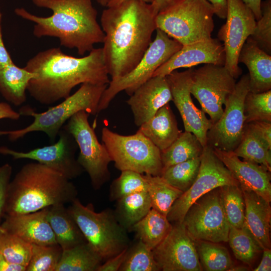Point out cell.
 Here are the masks:
<instances>
[{
	"label": "cell",
	"mask_w": 271,
	"mask_h": 271,
	"mask_svg": "<svg viewBox=\"0 0 271 271\" xmlns=\"http://www.w3.org/2000/svg\"><path fill=\"white\" fill-rule=\"evenodd\" d=\"M101 18L104 34L103 60L111 80L122 77L139 63L157 29L150 4L128 0L106 7Z\"/></svg>",
	"instance_id": "obj_1"
},
{
	"label": "cell",
	"mask_w": 271,
	"mask_h": 271,
	"mask_svg": "<svg viewBox=\"0 0 271 271\" xmlns=\"http://www.w3.org/2000/svg\"><path fill=\"white\" fill-rule=\"evenodd\" d=\"M24 68L35 74L29 81L27 91L43 105L68 97L78 85H108L110 81L102 48H93L81 58L68 55L59 47L51 48L30 58Z\"/></svg>",
	"instance_id": "obj_2"
},
{
	"label": "cell",
	"mask_w": 271,
	"mask_h": 271,
	"mask_svg": "<svg viewBox=\"0 0 271 271\" xmlns=\"http://www.w3.org/2000/svg\"><path fill=\"white\" fill-rule=\"evenodd\" d=\"M37 7L52 11L49 17L34 15L23 8L16 15L35 23L33 34L37 38H58L60 45L76 49L80 55L102 43L104 34L97 21V12L92 0H31Z\"/></svg>",
	"instance_id": "obj_3"
},
{
	"label": "cell",
	"mask_w": 271,
	"mask_h": 271,
	"mask_svg": "<svg viewBox=\"0 0 271 271\" xmlns=\"http://www.w3.org/2000/svg\"><path fill=\"white\" fill-rule=\"evenodd\" d=\"M75 186L62 175L38 162L24 165L9 184L5 215H18L71 203Z\"/></svg>",
	"instance_id": "obj_4"
},
{
	"label": "cell",
	"mask_w": 271,
	"mask_h": 271,
	"mask_svg": "<svg viewBox=\"0 0 271 271\" xmlns=\"http://www.w3.org/2000/svg\"><path fill=\"white\" fill-rule=\"evenodd\" d=\"M107 85L82 84L74 93L44 112H36L30 107H23L19 111L21 115L31 116L33 121L23 128L0 130V137L7 136L9 140L16 141L29 133L40 131L53 141L66 121L78 112L84 110L93 115L98 113L99 102Z\"/></svg>",
	"instance_id": "obj_5"
},
{
	"label": "cell",
	"mask_w": 271,
	"mask_h": 271,
	"mask_svg": "<svg viewBox=\"0 0 271 271\" xmlns=\"http://www.w3.org/2000/svg\"><path fill=\"white\" fill-rule=\"evenodd\" d=\"M213 6L206 0H172L155 17L157 29L182 46L211 38Z\"/></svg>",
	"instance_id": "obj_6"
},
{
	"label": "cell",
	"mask_w": 271,
	"mask_h": 271,
	"mask_svg": "<svg viewBox=\"0 0 271 271\" xmlns=\"http://www.w3.org/2000/svg\"><path fill=\"white\" fill-rule=\"evenodd\" d=\"M87 242L103 262L130 245L127 231L118 222L114 211H95L92 204L84 205L76 198L67 208Z\"/></svg>",
	"instance_id": "obj_7"
},
{
	"label": "cell",
	"mask_w": 271,
	"mask_h": 271,
	"mask_svg": "<svg viewBox=\"0 0 271 271\" xmlns=\"http://www.w3.org/2000/svg\"><path fill=\"white\" fill-rule=\"evenodd\" d=\"M101 139L111 161L118 170H131L152 176L161 175V151L138 130L134 134L124 136L104 127Z\"/></svg>",
	"instance_id": "obj_8"
},
{
	"label": "cell",
	"mask_w": 271,
	"mask_h": 271,
	"mask_svg": "<svg viewBox=\"0 0 271 271\" xmlns=\"http://www.w3.org/2000/svg\"><path fill=\"white\" fill-rule=\"evenodd\" d=\"M156 35L142 59L125 75L111 80L99 102L98 113L107 108L116 95L122 91L131 96L141 85L152 78L155 71L168 61L182 45L157 29Z\"/></svg>",
	"instance_id": "obj_9"
},
{
	"label": "cell",
	"mask_w": 271,
	"mask_h": 271,
	"mask_svg": "<svg viewBox=\"0 0 271 271\" xmlns=\"http://www.w3.org/2000/svg\"><path fill=\"white\" fill-rule=\"evenodd\" d=\"M89 114L81 110L73 115L63 128L72 135L79 149L77 161L89 175L94 190L99 189L110 179L108 165L111 159L90 126Z\"/></svg>",
	"instance_id": "obj_10"
},
{
	"label": "cell",
	"mask_w": 271,
	"mask_h": 271,
	"mask_svg": "<svg viewBox=\"0 0 271 271\" xmlns=\"http://www.w3.org/2000/svg\"><path fill=\"white\" fill-rule=\"evenodd\" d=\"M226 185H239L230 171L206 146L200 156L197 176L191 187L175 201L167 217L171 223H181L191 205L204 195Z\"/></svg>",
	"instance_id": "obj_11"
},
{
	"label": "cell",
	"mask_w": 271,
	"mask_h": 271,
	"mask_svg": "<svg viewBox=\"0 0 271 271\" xmlns=\"http://www.w3.org/2000/svg\"><path fill=\"white\" fill-rule=\"evenodd\" d=\"M219 188L198 199L185 216L182 223L194 241H228L229 225L221 205Z\"/></svg>",
	"instance_id": "obj_12"
},
{
	"label": "cell",
	"mask_w": 271,
	"mask_h": 271,
	"mask_svg": "<svg viewBox=\"0 0 271 271\" xmlns=\"http://www.w3.org/2000/svg\"><path fill=\"white\" fill-rule=\"evenodd\" d=\"M249 75H243L228 96L220 118L208 130L207 146L227 152H232L239 144L245 123L244 101L249 90Z\"/></svg>",
	"instance_id": "obj_13"
},
{
	"label": "cell",
	"mask_w": 271,
	"mask_h": 271,
	"mask_svg": "<svg viewBox=\"0 0 271 271\" xmlns=\"http://www.w3.org/2000/svg\"><path fill=\"white\" fill-rule=\"evenodd\" d=\"M235 84V79L224 66L206 64L193 69L190 92L198 100L201 109L209 115L212 124L222 114L223 106Z\"/></svg>",
	"instance_id": "obj_14"
},
{
	"label": "cell",
	"mask_w": 271,
	"mask_h": 271,
	"mask_svg": "<svg viewBox=\"0 0 271 271\" xmlns=\"http://www.w3.org/2000/svg\"><path fill=\"white\" fill-rule=\"evenodd\" d=\"M226 21L218 33L223 42L224 67L235 79L242 73L238 57L243 45L252 34L256 20L251 10L242 0H227Z\"/></svg>",
	"instance_id": "obj_15"
},
{
	"label": "cell",
	"mask_w": 271,
	"mask_h": 271,
	"mask_svg": "<svg viewBox=\"0 0 271 271\" xmlns=\"http://www.w3.org/2000/svg\"><path fill=\"white\" fill-rule=\"evenodd\" d=\"M58 136L59 140L56 143L28 152L0 146V154L11 156L15 160L35 161L71 180L84 171L75 158L77 145L72 135L63 128Z\"/></svg>",
	"instance_id": "obj_16"
},
{
	"label": "cell",
	"mask_w": 271,
	"mask_h": 271,
	"mask_svg": "<svg viewBox=\"0 0 271 271\" xmlns=\"http://www.w3.org/2000/svg\"><path fill=\"white\" fill-rule=\"evenodd\" d=\"M154 259L163 271H200L195 241L183 223H174L165 238L152 250Z\"/></svg>",
	"instance_id": "obj_17"
},
{
	"label": "cell",
	"mask_w": 271,
	"mask_h": 271,
	"mask_svg": "<svg viewBox=\"0 0 271 271\" xmlns=\"http://www.w3.org/2000/svg\"><path fill=\"white\" fill-rule=\"evenodd\" d=\"M193 69L179 72L174 70L166 76L172 101L178 109L183 120L185 131L193 133L205 147L207 146V134L212 126L205 113L197 108L191 98L190 87Z\"/></svg>",
	"instance_id": "obj_18"
},
{
	"label": "cell",
	"mask_w": 271,
	"mask_h": 271,
	"mask_svg": "<svg viewBox=\"0 0 271 271\" xmlns=\"http://www.w3.org/2000/svg\"><path fill=\"white\" fill-rule=\"evenodd\" d=\"M225 55L223 45L217 39L193 43L185 46L159 67L153 77L166 76L181 68H191L200 64L224 65Z\"/></svg>",
	"instance_id": "obj_19"
},
{
	"label": "cell",
	"mask_w": 271,
	"mask_h": 271,
	"mask_svg": "<svg viewBox=\"0 0 271 271\" xmlns=\"http://www.w3.org/2000/svg\"><path fill=\"white\" fill-rule=\"evenodd\" d=\"M212 149L239 182L241 188L251 190L270 202V172L266 168L250 161H241L233 152Z\"/></svg>",
	"instance_id": "obj_20"
},
{
	"label": "cell",
	"mask_w": 271,
	"mask_h": 271,
	"mask_svg": "<svg viewBox=\"0 0 271 271\" xmlns=\"http://www.w3.org/2000/svg\"><path fill=\"white\" fill-rule=\"evenodd\" d=\"M172 101L166 76H154L141 85L127 100L135 124L140 126L162 106Z\"/></svg>",
	"instance_id": "obj_21"
},
{
	"label": "cell",
	"mask_w": 271,
	"mask_h": 271,
	"mask_svg": "<svg viewBox=\"0 0 271 271\" xmlns=\"http://www.w3.org/2000/svg\"><path fill=\"white\" fill-rule=\"evenodd\" d=\"M48 207L39 211L18 215H5L0 224L8 232L30 244L50 245L57 242L47 218Z\"/></svg>",
	"instance_id": "obj_22"
},
{
	"label": "cell",
	"mask_w": 271,
	"mask_h": 271,
	"mask_svg": "<svg viewBox=\"0 0 271 271\" xmlns=\"http://www.w3.org/2000/svg\"><path fill=\"white\" fill-rule=\"evenodd\" d=\"M241 189L245 203L244 225L262 250L270 248V202L251 190Z\"/></svg>",
	"instance_id": "obj_23"
},
{
	"label": "cell",
	"mask_w": 271,
	"mask_h": 271,
	"mask_svg": "<svg viewBox=\"0 0 271 271\" xmlns=\"http://www.w3.org/2000/svg\"><path fill=\"white\" fill-rule=\"evenodd\" d=\"M245 65L249 71V90L261 93L271 89V56L248 37L242 46L238 63Z\"/></svg>",
	"instance_id": "obj_24"
},
{
	"label": "cell",
	"mask_w": 271,
	"mask_h": 271,
	"mask_svg": "<svg viewBox=\"0 0 271 271\" xmlns=\"http://www.w3.org/2000/svg\"><path fill=\"white\" fill-rule=\"evenodd\" d=\"M138 131L161 151L169 147L181 132L169 103L160 108L154 116L140 126Z\"/></svg>",
	"instance_id": "obj_25"
},
{
	"label": "cell",
	"mask_w": 271,
	"mask_h": 271,
	"mask_svg": "<svg viewBox=\"0 0 271 271\" xmlns=\"http://www.w3.org/2000/svg\"><path fill=\"white\" fill-rule=\"evenodd\" d=\"M47 218L57 243L62 250L87 242L64 204H58L48 207Z\"/></svg>",
	"instance_id": "obj_26"
},
{
	"label": "cell",
	"mask_w": 271,
	"mask_h": 271,
	"mask_svg": "<svg viewBox=\"0 0 271 271\" xmlns=\"http://www.w3.org/2000/svg\"><path fill=\"white\" fill-rule=\"evenodd\" d=\"M35 74L20 68L14 62L0 68V93L16 106L27 99L26 91L30 80Z\"/></svg>",
	"instance_id": "obj_27"
},
{
	"label": "cell",
	"mask_w": 271,
	"mask_h": 271,
	"mask_svg": "<svg viewBox=\"0 0 271 271\" xmlns=\"http://www.w3.org/2000/svg\"><path fill=\"white\" fill-rule=\"evenodd\" d=\"M117 201L115 217L119 224L127 231L144 218L152 208L147 191L139 192L125 196Z\"/></svg>",
	"instance_id": "obj_28"
},
{
	"label": "cell",
	"mask_w": 271,
	"mask_h": 271,
	"mask_svg": "<svg viewBox=\"0 0 271 271\" xmlns=\"http://www.w3.org/2000/svg\"><path fill=\"white\" fill-rule=\"evenodd\" d=\"M172 226L167 216L152 208L130 231L134 232L137 238L153 250L165 238Z\"/></svg>",
	"instance_id": "obj_29"
},
{
	"label": "cell",
	"mask_w": 271,
	"mask_h": 271,
	"mask_svg": "<svg viewBox=\"0 0 271 271\" xmlns=\"http://www.w3.org/2000/svg\"><path fill=\"white\" fill-rule=\"evenodd\" d=\"M103 260L87 242L63 250L55 271H97Z\"/></svg>",
	"instance_id": "obj_30"
},
{
	"label": "cell",
	"mask_w": 271,
	"mask_h": 271,
	"mask_svg": "<svg viewBox=\"0 0 271 271\" xmlns=\"http://www.w3.org/2000/svg\"><path fill=\"white\" fill-rule=\"evenodd\" d=\"M204 148L193 133L185 130L181 132L169 147L161 151L163 170L200 157Z\"/></svg>",
	"instance_id": "obj_31"
},
{
	"label": "cell",
	"mask_w": 271,
	"mask_h": 271,
	"mask_svg": "<svg viewBox=\"0 0 271 271\" xmlns=\"http://www.w3.org/2000/svg\"><path fill=\"white\" fill-rule=\"evenodd\" d=\"M270 149L246 123L241 141L232 151L237 157L261 165L271 171Z\"/></svg>",
	"instance_id": "obj_32"
},
{
	"label": "cell",
	"mask_w": 271,
	"mask_h": 271,
	"mask_svg": "<svg viewBox=\"0 0 271 271\" xmlns=\"http://www.w3.org/2000/svg\"><path fill=\"white\" fill-rule=\"evenodd\" d=\"M143 176L148 184L152 208L167 216L175 201L183 192L170 185L161 176Z\"/></svg>",
	"instance_id": "obj_33"
},
{
	"label": "cell",
	"mask_w": 271,
	"mask_h": 271,
	"mask_svg": "<svg viewBox=\"0 0 271 271\" xmlns=\"http://www.w3.org/2000/svg\"><path fill=\"white\" fill-rule=\"evenodd\" d=\"M219 188L222 208L230 226L241 228L244 225L245 203L239 185H226Z\"/></svg>",
	"instance_id": "obj_34"
},
{
	"label": "cell",
	"mask_w": 271,
	"mask_h": 271,
	"mask_svg": "<svg viewBox=\"0 0 271 271\" xmlns=\"http://www.w3.org/2000/svg\"><path fill=\"white\" fill-rule=\"evenodd\" d=\"M199 261L203 269L207 271H226L233 266L227 249L206 241H195Z\"/></svg>",
	"instance_id": "obj_35"
},
{
	"label": "cell",
	"mask_w": 271,
	"mask_h": 271,
	"mask_svg": "<svg viewBox=\"0 0 271 271\" xmlns=\"http://www.w3.org/2000/svg\"><path fill=\"white\" fill-rule=\"evenodd\" d=\"M228 241L235 257L248 264L262 250L244 225L241 228L229 225Z\"/></svg>",
	"instance_id": "obj_36"
},
{
	"label": "cell",
	"mask_w": 271,
	"mask_h": 271,
	"mask_svg": "<svg viewBox=\"0 0 271 271\" xmlns=\"http://www.w3.org/2000/svg\"><path fill=\"white\" fill-rule=\"evenodd\" d=\"M200 165L199 157L163 170L161 176L170 185L184 192L195 181Z\"/></svg>",
	"instance_id": "obj_37"
},
{
	"label": "cell",
	"mask_w": 271,
	"mask_h": 271,
	"mask_svg": "<svg viewBox=\"0 0 271 271\" xmlns=\"http://www.w3.org/2000/svg\"><path fill=\"white\" fill-rule=\"evenodd\" d=\"M32 249V244L8 232L0 224V253L6 260L27 267Z\"/></svg>",
	"instance_id": "obj_38"
},
{
	"label": "cell",
	"mask_w": 271,
	"mask_h": 271,
	"mask_svg": "<svg viewBox=\"0 0 271 271\" xmlns=\"http://www.w3.org/2000/svg\"><path fill=\"white\" fill-rule=\"evenodd\" d=\"M152 250L140 239L127 248L125 259L119 271H158Z\"/></svg>",
	"instance_id": "obj_39"
},
{
	"label": "cell",
	"mask_w": 271,
	"mask_h": 271,
	"mask_svg": "<svg viewBox=\"0 0 271 271\" xmlns=\"http://www.w3.org/2000/svg\"><path fill=\"white\" fill-rule=\"evenodd\" d=\"M63 250L57 244L32 245L31 258L26 271H55Z\"/></svg>",
	"instance_id": "obj_40"
},
{
	"label": "cell",
	"mask_w": 271,
	"mask_h": 271,
	"mask_svg": "<svg viewBox=\"0 0 271 271\" xmlns=\"http://www.w3.org/2000/svg\"><path fill=\"white\" fill-rule=\"evenodd\" d=\"M147 190L148 184L143 174L131 170H123L111 184L109 198L111 201H117L125 196Z\"/></svg>",
	"instance_id": "obj_41"
},
{
	"label": "cell",
	"mask_w": 271,
	"mask_h": 271,
	"mask_svg": "<svg viewBox=\"0 0 271 271\" xmlns=\"http://www.w3.org/2000/svg\"><path fill=\"white\" fill-rule=\"evenodd\" d=\"M245 123L271 122V90L261 92L248 91L244 101Z\"/></svg>",
	"instance_id": "obj_42"
},
{
	"label": "cell",
	"mask_w": 271,
	"mask_h": 271,
	"mask_svg": "<svg viewBox=\"0 0 271 271\" xmlns=\"http://www.w3.org/2000/svg\"><path fill=\"white\" fill-rule=\"evenodd\" d=\"M261 17L256 21L252 34L249 37L261 50L271 53V0L261 2Z\"/></svg>",
	"instance_id": "obj_43"
},
{
	"label": "cell",
	"mask_w": 271,
	"mask_h": 271,
	"mask_svg": "<svg viewBox=\"0 0 271 271\" xmlns=\"http://www.w3.org/2000/svg\"><path fill=\"white\" fill-rule=\"evenodd\" d=\"M12 167L9 164L0 166V220L5 215V208L11 180Z\"/></svg>",
	"instance_id": "obj_44"
},
{
	"label": "cell",
	"mask_w": 271,
	"mask_h": 271,
	"mask_svg": "<svg viewBox=\"0 0 271 271\" xmlns=\"http://www.w3.org/2000/svg\"><path fill=\"white\" fill-rule=\"evenodd\" d=\"M247 124L256 136L271 149V122L256 121Z\"/></svg>",
	"instance_id": "obj_45"
},
{
	"label": "cell",
	"mask_w": 271,
	"mask_h": 271,
	"mask_svg": "<svg viewBox=\"0 0 271 271\" xmlns=\"http://www.w3.org/2000/svg\"><path fill=\"white\" fill-rule=\"evenodd\" d=\"M127 248L103 262V263L98 267L97 271L119 270L125 259Z\"/></svg>",
	"instance_id": "obj_46"
},
{
	"label": "cell",
	"mask_w": 271,
	"mask_h": 271,
	"mask_svg": "<svg viewBox=\"0 0 271 271\" xmlns=\"http://www.w3.org/2000/svg\"><path fill=\"white\" fill-rule=\"evenodd\" d=\"M2 14L0 9V68L14 62L4 43L2 30Z\"/></svg>",
	"instance_id": "obj_47"
},
{
	"label": "cell",
	"mask_w": 271,
	"mask_h": 271,
	"mask_svg": "<svg viewBox=\"0 0 271 271\" xmlns=\"http://www.w3.org/2000/svg\"><path fill=\"white\" fill-rule=\"evenodd\" d=\"M21 116L19 112L14 110L8 103L0 102V119H9L13 120H18Z\"/></svg>",
	"instance_id": "obj_48"
},
{
	"label": "cell",
	"mask_w": 271,
	"mask_h": 271,
	"mask_svg": "<svg viewBox=\"0 0 271 271\" xmlns=\"http://www.w3.org/2000/svg\"><path fill=\"white\" fill-rule=\"evenodd\" d=\"M213 7L215 14L219 18L224 19L227 14V0H206Z\"/></svg>",
	"instance_id": "obj_49"
},
{
	"label": "cell",
	"mask_w": 271,
	"mask_h": 271,
	"mask_svg": "<svg viewBox=\"0 0 271 271\" xmlns=\"http://www.w3.org/2000/svg\"><path fill=\"white\" fill-rule=\"evenodd\" d=\"M254 271H270L271 270V249L265 248L263 249L262 257L258 266L253 269Z\"/></svg>",
	"instance_id": "obj_50"
},
{
	"label": "cell",
	"mask_w": 271,
	"mask_h": 271,
	"mask_svg": "<svg viewBox=\"0 0 271 271\" xmlns=\"http://www.w3.org/2000/svg\"><path fill=\"white\" fill-rule=\"evenodd\" d=\"M0 271H26V267L8 261L0 253Z\"/></svg>",
	"instance_id": "obj_51"
},
{
	"label": "cell",
	"mask_w": 271,
	"mask_h": 271,
	"mask_svg": "<svg viewBox=\"0 0 271 271\" xmlns=\"http://www.w3.org/2000/svg\"><path fill=\"white\" fill-rule=\"evenodd\" d=\"M242 2L251 10L256 21L261 17V0H242Z\"/></svg>",
	"instance_id": "obj_52"
},
{
	"label": "cell",
	"mask_w": 271,
	"mask_h": 271,
	"mask_svg": "<svg viewBox=\"0 0 271 271\" xmlns=\"http://www.w3.org/2000/svg\"><path fill=\"white\" fill-rule=\"evenodd\" d=\"M172 0H153L150 4L154 15L156 16L162 9L167 7Z\"/></svg>",
	"instance_id": "obj_53"
},
{
	"label": "cell",
	"mask_w": 271,
	"mask_h": 271,
	"mask_svg": "<svg viewBox=\"0 0 271 271\" xmlns=\"http://www.w3.org/2000/svg\"><path fill=\"white\" fill-rule=\"evenodd\" d=\"M126 1H128V0H111L108 3V4L107 5L106 7L115 6ZM138 1H141L145 3H148V4H151L153 1V0H138Z\"/></svg>",
	"instance_id": "obj_54"
},
{
	"label": "cell",
	"mask_w": 271,
	"mask_h": 271,
	"mask_svg": "<svg viewBox=\"0 0 271 271\" xmlns=\"http://www.w3.org/2000/svg\"><path fill=\"white\" fill-rule=\"evenodd\" d=\"M248 268L246 266H233V265L229 269V271H243V270H248Z\"/></svg>",
	"instance_id": "obj_55"
},
{
	"label": "cell",
	"mask_w": 271,
	"mask_h": 271,
	"mask_svg": "<svg viewBox=\"0 0 271 271\" xmlns=\"http://www.w3.org/2000/svg\"><path fill=\"white\" fill-rule=\"evenodd\" d=\"M95 1L101 6L106 8L111 0H95Z\"/></svg>",
	"instance_id": "obj_56"
}]
</instances>
